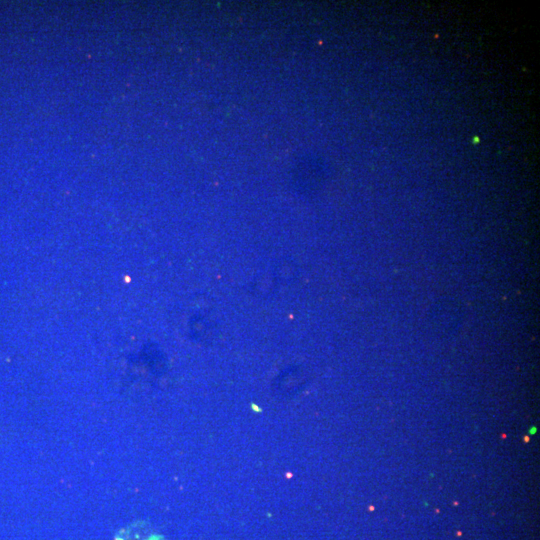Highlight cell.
<instances>
[{"label": "cell", "instance_id": "cell-1", "mask_svg": "<svg viewBox=\"0 0 540 540\" xmlns=\"http://www.w3.org/2000/svg\"><path fill=\"white\" fill-rule=\"evenodd\" d=\"M114 540H166V538L152 524L139 520L121 528Z\"/></svg>", "mask_w": 540, "mask_h": 540}]
</instances>
